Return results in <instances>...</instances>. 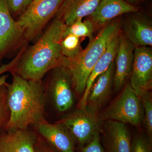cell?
Wrapping results in <instances>:
<instances>
[{
	"mask_svg": "<svg viewBox=\"0 0 152 152\" xmlns=\"http://www.w3.org/2000/svg\"><path fill=\"white\" fill-rule=\"evenodd\" d=\"M7 83L8 121L3 129H26L45 119L47 96L42 80H28L12 72Z\"/></svg>",
	"mask_w": 152,
	"mask_h": 152,
	"instance_id": "1",
	"label": "cell"
},
{
	"mask_svg": "<svg viewBox=\"0 0 152 152\" xmlns=\"http://www.w3.org/2000/svg\"><path fill=\"white\" fill-rule=\"evenodd\" d=\"M66 27L64 22L55 19L35 44L26 49L11 73L28 80H42L50 71L62 65L61 43Z\"/></svg>",
	"mask_w": 152,
	"mask_h": 152,
	"instance_id": "2",
	"label": "cell"
},
{
	"mask_svg": "<svg viewBox=\"0 0 152 152\" xmlns=\"http://www.w3.org/2000/svg\"><path fill=\"white\" fill-rule=\"evenodd\" d=\"M120 34L116 23L105 26L96 37L89 41L86 49L71 59L64 57L62 65L67 68L72 79L74 90L78 94H83L87 80L95 65L105 51L108 45Z\"/></svg>",
	"mask_w": 152,
	"mask_h": 152,
	"instance_id": "3",
	"label": "cell"
},
{
	"mask_svg": "<svg viewBox=\"0 0 152 152\" xmlns=\"http://www.w3.org/2000/svg\"><path fill=\"white\" fill-rule=\"evenodd\" d=\"M64 0H32L18 20L26 41L40 34L44 27L54 16Z\"/></svg>",
	"mask_w": 152,
	"mask_h": 152,
	"instance_id": "4",
	"label": "cell"
},
{
	"mask_svg": "<svg viewBox=\"0 0 152 152\" xmlns=\"http://www.w3.org/2000/svg\"><path fill=\"white\" fill-rule=\"evenodd\" d=\"M143 109L140 100L129 83L119 96L99 115V118L138 126L143 119Z\"/></svg>",
	"mask_w": 152,
	"mask_h": 152,
	"instance_id": "5",
	"label": "cell"
},
{
	"mask_svg": "<svg viewBox=\"0 0 152 152\" xmlns=\"http://www.w3.org/2000/svg\"><path fill=\"white\" fill-rule=\"evenodd\" d=\"M47 75L46 94H48L53 106L58 111L69 110L73 106L75 96L72 79L67 68L60 66L54 68Z\"/></svg>",
	"mask_w": 152,
	"mask_h": 152,
	"instance_id": "6",
	"label": "cell"
},
{
	"mask_svg": "<svg viewBox=\"0 0 152 152\" xmlns=\"http://www.w3.org/2000/svg\"><path fill=\"white\" fill-rule=\"evenodd\" d=\"M129 84L136 94L150 91L152 87V52L147 47H136Z\"/></svg>",
	"mask_w": 152,
	"mask_h": 152,
	"instance_id": "7",
	"label": "cell"
},
{
	"mask_svg": "<svg viewBox=\"0 0 152 152\" xmlns=\"http://www.w3.org/2000/svg\"><path fill=\"white\" fill-rule=\"evenodd\" d=\"M26 42L18 21L14 20L6 0H0V64L10 52Z\"/></svg>",
	"mask_w": 152,
	"mask_h": 152,
	"instance_id": "8",
	"label": "cell"
},
{
	"mask_svg": "<svg viewBox=\"0 0 152 152\" xmlns=\"http://www.w3.org/2000/svg\"><path fill=\"white\" fill-rule=\"evenodd\" d=\"M58 122L64 125L76 142L82 145L89 143L99 132L94 116L82 110L71 113Z\"/></svg>",
	"mask_w": 152,
	"mask_h": 152,
	"instance_id": "9",
	"label": "cell"
},
{
	"mask_svg": "<svg viewBox=\"0 0 152 152\" xmlns=\"http://www.w3.org/2000/svg\"><path fill=\"white\" fill-rule=\"evenodd\" d=\"M35 130L58 152H75L76 141L62 124H51L45 119L34 126Z\"/></svg>",
	"mask_w": 152,
	"mask_h": 152,
	"instance_id": "10",
	"label": "cell"
},
{
	"mask_svg": "<svg viewBox=\"0 0 152 152\" xmlns=\"http://www.w3.org/2000/svg\"><path fill=\"white\" fill-rule=\"evenodd\" d=\"M38 133L31 127L26 129L0 131V152H34Z\"/></svg>",
	"mask_w": 152,
	"mask_h": 152,
	"instance_id": "11",
	"label": "cell"
},
{
	"mask_svg": "<svg viewBox=\"0 0 152 152\" xmlns=\"http://www.w3.org/2000/svg\"><path fill=\"white\" fill-rule=\"evenodd\" d=\"M115 63L100 75L90 90L86 102V111L95 116L108 99L113 84Z\"/></svg>",
	"mask_w": 152,
	"mask_h": 152,
	"instance_id": "12",
	"label": "cell"
},
{
	"mask_svg": "<svg viewBox=\"0 0 152 152\" xmlns=\"http://www.w3.org/2000/svg\"><path fill=\"white\" fill-rule=\"evenodd\" d=\"M135 47L124 35L120 36L115 58L113 83L116 91L121 90L130 77Z\"/></svg>",
	"mask_w": 152,
	"mask_h": 152,
	"instance_id": "13",
	"label": "cell"
},
{
	"mask_svg": "<svg viewBox=\"0 0 152 152\" xmlns=\"http://www.w3.org/2000/svg\"><path fill=\"white\" fill-rule=\"evenodd\" d=\"M137 7L125 0H101L90 17L94 26H102L118 16L137 12Z\"/></svg>",
	"mask_w": 152,
	"mask_h": 152,
	"instance_id": "14",
	"label": "cell"
},
{
	"mask_svg": "<svg viewBox=\"0 0 152 152\" xmlns=\"http://www.w3.org/2000/svg\"><path fill=\"white\" fill-rule=\"evenodd\" d=\"M101 0H64L56 14V18L66 26L79 18L89 16L94 12Z\"/></svg>",
	"mask_w": 152,
	"mask_h": 152,
	"instance_id": "15",
	"label": "cell"
},
{
	"mask_svg": "<svg viewBox=\"0 0 152 152\" xmlns=\"http://www.w3.org/2000/svg\"><path fill=\"white\" fill-rule=\"evenodd\" d=\"M125 31V37L135 47L152 46V26L145 15H134L128 21Z\"/></svg>",
	"mask_w": 152,
	"mask_h": 152,
	"instance_id": "16",
	"label": "cell"
},
{
	"mask_svg": "<svg viewBox=\"0 0 152 152\" xmlns=\"http://www.w3.org/2000/svg\"><path fill=\"white\" fill-rule=\"evenodd\" d=\"M132 140L126 124L107 121L105 142L107 152H131Z\"/></svg>",
	"mask_w": 152,
	"mask_h": 152,
	"instance_id": "17",
	"label": "cell"
},
{
	"mask_svg": "<svg viewBox=\"0 0 152 152\" xmlns=\"http://www.w3.org/2000/svg\"><path fill=\"white\" fill-rule=\"evenodd\" d=\"M120 34L114 38L109 43L105 51L98 61L87 80L86 89L78 104L79 110L86 111V102L91 88L100 75L108 69L115 61L119 43Z\"/></svg>",
	"mask_w": 152,
	"mask_h": 152,
	"instance_id": "18",
	"label": "cell"
},
{
	"mask_svg": "<svg viewBox=\"0 0 152 152\" xmlns=\"http://www.w3.org/2000/svg\"><path fill=\"white\" fill-rule=\"evenodd\" d=\"M82 18H79L70 26H66L64 36L71 34L79 38L88 37L89 41L94 38V26L90 20L83 21Z\"/></svg>",
	"mask_w": 152,
	"mask_h": 152,
	"instance_id": "19",
	"label": "cell"
},
{
	"mask_svg": "<svg viewBox=\"0 0 152 152\" xmlns=\"http://www.w3.org/2000/svg\"><path fill=\"white\" fill-rule=\"evenodd\" d=\"M63 56L68 59L76 57L81 52L80 38L71 34L64 36L61 43Z\"/></svg>",
	"mask_w": 152,
	"mask_h": 152,
	"instance_id": "20",
	"label": "cell"
},
{
	"mask_svg": "<svg viewBox=\"0 0 152 152\" xmlns=\"http://www.w3.org/2000/svg\"><path fill=\"white\" fill-rule=\"evenodd\" d=\"M8 75L0 77V131L8 121L10 111L7 103V91L6 82Z\"/></svg>",
	"mask_w": 152,
	"mask_h": 152,
	"instance_id": "21",
	"label": "cell"
},
{
	"mask_svg": "<svg viewBox=\"0 0 152 152\" xmlns=\"http://www.w3.org/2000/svg\"><path fill=\"white\" fill-rule=\"evenodd\" d=\"M144 109V121L148 136L152 139V99L151 93L146 92L139 97Z\"/></svg>",
	"mask_w": 152,
	"mask_h": 152,
	"instance_id": "22",
	"label": "cell"
},
{
	"mask_svg": "<svg viewBox=\"0 0 152 152\" xmlns=\"http://www.w3.org/2000/svg\"><path fill=\"white\" fill-rule=\"evenodd\" d=\"M131 152H152V139L141 134L135 136L132 142Z\"/></svg>",
	"mask_w": 152,
	"mask_h": 152,
	"instance_id": "23",
	"label": "cell"
},
{
	"mask_svg": "<svg viewBox=\"0 0 152 152\" xmlns=\"http://www.w3.org/2000/svg\"><path fill=\"white\" fill-rule=\"evenodd\" d=\"M12 15L21 14L32 0H6Z\"/></svg>",
	"mask_w": 152,
	"mask_h": 152,
	"instance_id": "24",
	"label": "cell"
},
{
	"mask_svg": "<svg viewBox=\"0 0 152 152\" xmlns=\"http://www.w3.org/2000/svg\"><path fill=\"white\" fill-rule=\"evenodd\" d=\"M81 152H105L101 145L99 132L95 134L92 140L82 148Z\"/></svg>",
	"mask_w": 152,
	"mask_h": 152,
	"instance_id": "25",
	"label": "cell"
},
{
	"mask_svg": "<svg viewBox=\"0 0 152 152\" xmlns=\"http://www.w3.org/2000/svg\"><path fill=\"white\" fill-rule=\"evenodd\" d=\"M26 47L22 48L18 53L17 54L16 56L10 62L7 64H1L0 66V77L3 75L4 74L7 72H12L14 68L17 65L19 60L20 59L23 53L24 52Z\"/></svg>",
	"mask_w": 152,
	"mask_h": 152,
	"instance_id": "26",
	"label": "cell"
},
{
	"mask_svg": "<svg viewBox=\"0 0 152 152\" xmlns=\"http://www.w3.org/2000/svg\"><path fill=\"white\" fill-rule=\"evenodd\" d=\"M34 152H58L38 134Z\"/></svg>",
	"mask_w": 152,
	"mask_h": 152,
	"instance_id": "27",
	"label": "cell"
},
{
	"mask_svg": "<svg viewBox=\"0 0 152 152\" xmlns=\"http://www.w3.org/2000/svg\"><path fill=\"white\" fill-rule=\"evenodd\" d=\"M125 1L131 4L134 5V4H137L141 0H125Z\"/></svg>",
	"mask_w": 152,
	"mask_h": 152,
	"instance_id": "28",
	"label": "cell"
}]
</instances>
